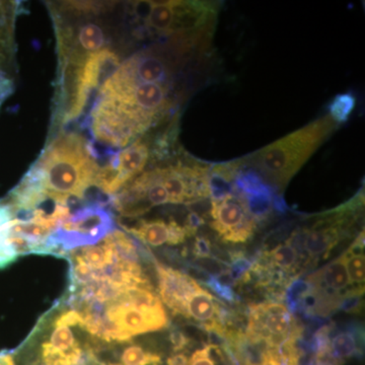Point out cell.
Segmentation results:
<instances>
[{"label":"cell","instance_id":"6da1fadb","mask_svg":"<svg viewBox=\"0 0 365 365\" xmlns=\"http://www.w3.org/2000/svg\"><path fill=\"white\" fill-rule=\"evenodd\" d=\"M98 162L85 134L66 129L48 138L44 150L25 176L45 195L67 205L86 203L96 188Z\"/></svg>","mask_w":365,"mask_h":365},{"label":"cell","instance_id":"7a4b0ae2","mask_svg":"<svg viewBox=\"0 0 365 365\" xmlns=\"http://www.w3.org/2000/svg\"><path fill=\"white\" fill-rule=\"evenodd\" d=\"M122 18L129 40L170 38L208 32L215 21V4L206 1L122 2Z\"/></svg>","mask_w":365,"mask_h":365},{"label":"cell","instance_id":"3957f363","mask_svg":"<svg viewBox=\"0 0 365 365\" xmlns=\"http://www.w3.org/2000/svg\"><path fill=\"white\" fill-rule=\"evenodd\" d=\"M337 126L329 115L319 118L269 144L247 160L268 184L277 189L284 188Z\"/></svg>","mask_w":365,"mask_h":365},{"label":"cell","instance_id":"277c9868","mask_svg":"<svg viewBox=\"0 0 365 365\" xmlns=\"http://www.w3.org/2000/svg\"><path fill=\"white\" fill-rule=\"evenodd\" d=\"M168 326L162 300L151 288H131L103 304L95 338L106 343H124Z\"/></svg>","mask_w":365,"mask_h":365},{"label":"cell","instance_id":"5b68a950","mask_svg":"<svg viewBox=\"0 0 365 365\" xmlns=\"http://www.w3.org/2000/svg\"><path fill=\"white\" fill-rule=\"evenodd\" d=\"M111 209L98 203L81 204L45 242V254L66 257L72 250L93 246L115 230Z\"/></svg>","mask_w":365,"mask_h":365},{"label":"cell","instance_id":"8992f818","mask_svg":"<svg viewBox=\"0 0 365 365\" xmlns=\"http://www.w3.org/2000/svg\"><path fill=\"white\" fill-rule=\"evenodd\" d=\"M302 330L294 314L285 304L266 302L250 307L247 341L279 349L288 343H297Z\"/></svg>","mask_w":365,"mask_h":365},{"label":"cell","instance_id":"52a82bcc","mask_svg":"<svg viewBox=\"0 0 365 365\" xmlns=\"http://www.w3.org/2000/svg\"><path fill=\"white\" fill-rule=\"evenodd\" d=\"M153 153H157V148L153 150L150 141L144 136L117 151L101 163L96 188L106 195L114 196L144 172Z\"/></svg>","mask_w":365,"mask_h":365},{"label":"cell","instance_id":"ba28073f","mask_svg":"<svg viewBox=\"0 0 365 365\" xmlns=\"http://www.w3.org/2000/svg\"><path fill=\"white\" fill-rule=\"evenodd\" d=\"M211 227L223 242L240 244L253 237L257 220L250 212L248 203L242 194L234 193L211 200Z\"/></svg>","mask_w":365,"mask_h":365},{"label":"cell","instance_id":"9c48e42d","mask_svg":"<svg viewBox=\"0 0 365 365\" xmlns=\"http://www.w3.org/2000/svg\"><path fill=\"white\" fill-rule=\"evenodd\" d=\"M155 269L160 300L173 313L182 316L187 299L199 287V283L188 274L180 272L162 264L155 263Z\"/></svg>","mask_w":365,"mask_h":365},{"label":"cell","instance_id":"30bf717a","mask_svg":"<svg viewBox=\"0 0 365 365\" xmlns=\"http://www.w3.org/2000/svg\"><path fill=\"white\" fill-rule=\"evenodd\" d=\"M123 227L139 241L153 248L163 245H180L186 241L187 237H191L186 227L175 220H141L133 227Z\"/></svg>","mask_w":365,"mask_h":365},{"label":"cell","instance_id":"8fae6325","mask_svg":"<svg viewBox=\"0 0 365 365\" xmlns=\"http://www.w3.org/2000/svg\"><path fill=\"white\" fill-rule=\"evenodd\" d=\"M16 1H0V76H9L13 69L16 44L14 25L21 13Z\"/></svg>","mask_w":365,"mask_h":365},{"label":"cell","instance_id":"7c38bea8","mask_svg":"<svg viewBox=\"0 0 365 365\" xmlns=\"http://www.w3.org/2000/svg\"><path fill=\"white\" fill-rule=\"evenodd\" d=\"M307 282L314 287L324 290L331 294L343 295L342 292H347V288L352 287L347 269H346L345 254L327 264L318 272L309 276Z\"/></svg>","mask_w":365,"mask_h":365},{"label":"cell","instance_id":"4fadbf2b","mask_svg":"<svg viewBox=\"0 0 365 365\" xmlns=\"http://www.w3.org/2000/svg\"><path fill=\"white\" fill-rule=\"evenodd\" d=\"M261 260L285 274L297 272L300 263L304 262L299 250L295 248L290 240L278 245L271 251L265 252Z\"/></svg>","mask_w":365,"mask_h":365},{"label":"cell","instance_id":"5bb4252c","mask_svg":"<svg viewBox=\"0 0 365 365\" xmlns=\"http://www.w3.org/2000/svg\"><path fill=\"white\" fill-rule=\"evenodd\" d=\"M364 234L359 235V239L345 252L346 269L352 285L364 284L365 280V257L364 252Z\"/></svg>","mask_w":365,"mask_h":365},{"label":"cell","instance_id":"9a60e30c","mask_svg":"<svg viewBox=\"0 0 365 365\" xmlns=\"http://www.w3.org/2000/svg\"><path fill=\"white\" fill-rule=\"evenodd\" d=\"M51 322L52 330L48 336V340L44 341L50 347L62 352H71L81 347L76 335L72 332L71 327L60 325Z\"/></svg>","mask_w":365,"mask_h":365},{"label":"cell","instance_id":"2e32d148","mask_svg":"<svg viewBox=\"0 0 365 365\" xmlns=\"http://www.w3.org/2000/svg\"><path fill=\"white\" fill-rule=\"evenodd\" d=\"M356 100L351 93H339L329 105V116L336 124H344L354 111Z\"/></svg>","mask_w":365,"mask_h":365},{"label":"cell","instance_id":"e0dca14e","mask_svg":"<svg viewBox=\"0 0 365 365\" xmlns=\"http://www.w3.org/2000/svg\"><path fill=\"white\" fill-rule=\"evenodd\" d=\"M120 360L122 365H160L163 362L160 354L146 351L138 345H130L125 348Z\"/></svg>","mask_w":365,"mask_h":365},{"label":"cell","instance_id":"ac0fdd59","mask_svg":"<svg viewBox=\"0 0 365 365\" xmlns=\"http://www.w3.org/2000/svg\"><path fill=\"white\" fill-rule=\"evenodd\" d=\"M364 287H359L354 289H348L343 294L339 309L348 314H359L362 307V299H364Z\"/></svg>","mask_w":365,"mask_h":365},{"label":"cell","instance_id":"d6986e66","mask_svg":"<svg viewBox=\"0 0 365 365\" xmlns=\"http://www.w3.org/2000/svg\"><path fill=\"white\" fill-rule=\"evenodd\" d=\"M189 365H216L215 360L211 354V346H204L196 350L189 359Z\"/></svg>","mask_w":365,"mask_h":365},{"label":"cell","instance_id":"ffe728a7","mask_svg":"<svg viewBox=\"0 0 365 365\" xmlns=\"http://www.w3.org/2000/svg\"><path fill=\"white\" fill-rule=\"evenodd\" d=\"M193 254L198 259L211 258L212 247L210 242L204 237H196L194 242Z\"/></svg>","mask_w":365,"mask_h":365},{"label":"cell","instance_id":"44dd1931","mask_svg":"<svg viewBox=\"0 0 365 365\" xmlns=\"http://www.w3.org/2000/svg\"><path fill=\"white\" fill-rule=\"evenodd\" d=\"M170 341L172 344L173 351L179 353L186 349L190 345V338L179 330H173L170 333Z\"/></svg>","mask_w":365,"mask_h":365},{"label":"cell","instance_id":"7402d4cb","mask_svg":"<svg viewBox=\"0 0 365 365\" xmlns=\"http://www.w3.org/2000/svg\"><path fill=\"white\" fill-rule=\"evenodd\" d=\"M13 78L9 76H0V107L4 104V101L11 95L13 91Z\"/></svg>","mask_w":365,"mask_h":365},{"label":"cell","instance_id":"603a6c76","mask_svg":"<svg viewBox=\"0 0 365 365\" xmlns=\"http://www.w3.org/2000/svg\"><path fill=\"white\" fill-rule=\"evenodd\" d=\"M167 365H189L188 355L182 352L175 353L167 359Z\"/></svg>","mask_w":365,"mask_h":365},{"label":"cell","instance_id":"cb8c5ba5","mask_svg":"<svg viewBox=\"0 0 365 365\" xmlns=\"http://www.w3.org/2000/svg\"><path fill=\"white\" fill-rule=\"evenodd\" d=\"M103 365H122V364H103Z\"/></svg>","mask_w":365,"mask_h":365}]
</instances>
